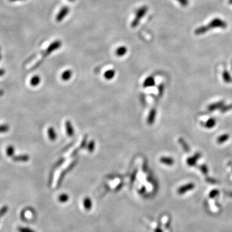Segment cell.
<instances>
[{
	"mask_svg": "<svg viewBox=\"0 0 232 232\" xmlns=\"http://www.w3.org/2000/svg\"><path fill=\"white\" fill-rule=\"evenodd\" d=\"M214 27H221V28H226V23L224 21H223L222 20H221V19H215L208 26H202V27H200V28H199V29H197L195 30V34H203L205 32H206V30H208L209 29L214 28Z\"/></svg>",
	"mask_w": 232,
	"mask_h": 232,
	"instance_id": "6da1fadb",
	"label": "cell"
},
{
	"mask_svg": "<svg viewBox=\"0 0 232 232\" xmlns=\"http://www.w3.org/2000/svg\"><path fill=\"white\" fill-rule=\"evenodd\" d=\"M148 10V7L145 5L141 7L140 9H139L137 10L135 18L131 23V26L132 27V28H135V27L137 26L139 23H140L141 19L146 14Z\"/></svg>",
	"mask_w": 232,
	"mask_h": 232,
	"instance_id": "7a4b0ae2",
	"label": "cell"
},
{
	"mask_svg": "<svg viewBox=\"0 0 232 232\" xmlns=\"http://www.w3.org/2000/svg\"><path fill=\"white\" fill-rule=\"evenodd\" d=\"M61 42L59 40L55 41L54 42H53L52 44H50L49 45L47 49L46 50L43 57H45L46 56H47L48 55H49V54H51L53 51H54V50H56L59 48L61 46Z\"/></svg>",
	"mask_w": 232,
	"mask_h": 232,
	"instance_id": "3957f363",
	"label": "cell"
},
{
	"mask_svg": "<svg viewBox=\"0 0 232 232\" xmlns=\"http://www.w3.org/2000/svg\"><path fill=\"white\" fill-rule=\"evenodd\" d=\"M69 12H70V9L68 7H63L60 10L59 13H58L56 15V21L57 22L62 21V20H63V19L68 14Z\"/></svg>",
	"mask_w": 232,
	"mask_h": 232,
	"instance_id": "277c9868",
	"label": "cell"
},
{
	"mask_svg": "<svg viewBox=\"0 0 232 232\" xmlns=\"http://www.w3.org/2000/svg\"><path fill=\"white\" fill-rule=\"evenodd\" d=\"M201 157V155L199 153H196L194 154V156L193 157H190L188 158L187 159V164L189 166H195L197 163V162L198 161V160Z\"/></svg>",
	"mask_w": 232,
	"mask_h": 232,
	"instance_id": "5b68a950",
	"label": "cell"
},
{
	"mask_svg": "<svg viewBox=\"0 0 232 232\" xmlns=\"http://www.w3.org/2000/svg\"><path fill=\"white\" fill-rule=\"evenodd\" d=\"M224 102L223 101H219L215 103L214 104H211L208 107V110L209 111H214L215 110L217 109H220L223 106H224Z\"/></svg>",
	"mask_w": 232,
	"mask_h": 232,
	"instance_id": "8992f818",
	"label": "cell"
},
{
	"mask_svg": "<svg viewBox=\"0 0 232 232\" xmlns=\"http://www.w3.org/2000/svg\"><path fill=\"white\" fill-rule=\"evenodd\" d=\"M29 156L28 155H19V156H16L13 157V160L16 162H27L29 160Z\"/></svg>",
	"mask_w": 232,
	"mask_h": 232,
	"instance_id": "52a82bcc",
	"label": "cell"
},
{
	"mask_svg": "<svg viewBox=\"0 0 232 232\" xmlns=\"http://www.w3.org/2000/svg\"><path fill=\"white\" fill-rule=\"evenodd\" d=\"M160 161L162 162V163L168 166H172L174 164L173 159L169 157H162L161 158Z\"/></svg>",
	"mask_w": 232,
	"mask_h": 232,
	"instance_id": "ba28073f",
	"label": "cell"
},
{
	"mask_svg": "<svg viewBox=\"0 0 232 232\" xmlns=\"http://www.w3.org/2000/svg\"><path fill=\"white\" fill-rule=\"evenodd\" d=\"M216 120L214 118H210L208 120L205 122L204 123V126L206 128L210 129L214 128L216 125Z\"/></svg>",
	"mask_w": 232,
	"mask_h": 232,
	"instance_id": "9c48e42d",
	"label": "cell"
},
{
	"mask_svg": "<svg viewBox=\"0 0 232 232\" xmlns=\"http://www.w3.org/2000/svg\"><path fill=\"white\" fill-rule=\"evenodd\" d=\"M126 52H127V48L124 46H120V47H119L115 51L116 55L119 57H121L124 55H125Z\"/></svg>",
	"mask_w": 232,
	"mask_h": 232,
	"instance_id": "30bf717a",
	"label": "cell"
},
{
	"mask_svg": "<svg viewBox=\"0 0 232 232\" xmlns=\"http://www.w3.org/2000/svg\"><path fill=\"white\" fill-rule=\"evenodd\" d=\"M229 138H230L229 134H224L220 135V136L217 138V143H219V144H222V143H224V142H225L226 141H227L228 139H229Z\"/></svg>",
	"mask_w": 232,
	"mask_h": 232,
	"instance_id": "8fae6325",
	"label": "cell"
},
{
	"mask_svg": "<svg viewBox=\"0 0 232 232\" xmlns=\"http://www.w3.org/2000/svg\"><path fill=\"white\" fill-rule=\"evenodd\" d=\"M41 79L39 76H34L32 77V79L30 81V84L32 85V87H36L40 83Z\"/></svg>",
	"mask_w": 232,
	"mask_h": 232,
	"instance_id": "7c38bea8",
	"label": "cell"
},
{
	"mask_svg": "<svg viewBox=\"0 0 232 232\" xmlns=\"http://www.w3.org/2000/svg\"><path fill=\"white\" fill-rule=\"evenodd\" d=\"M48 137L50 139L51 141H55V139L56 138V134L55 132V130H54V128L52 127H50L48 130Z\"/></svg>",
	"mask_w": 232,
	"mask_h": 232,
	"instance_id": "4fadbf2b",
	"label": "cell"
},
{
	"mask_svg": "<svg viewBox=\"0 0 232 232\" xmlns=\"http://www.w3.org/2000/svg\"><path fill=\"white\" fill-rule=\"evenodd\" d=\"M179 142L180 144L181 145L182 147H183V148L184 149V150L185 151V152H189V147L188 145L187 144V142L184 140V139L179 138Z\"/></svg>",
	"mask_w": 232,
	"mask_h": 232,
	"instance_id": "5bb4252c",
	"label": "cell"
},
{
	"mask_svg": "<svg viewBox=\"0 0 232 232\" xmlns=\"http://www.w3.org/2000/svg\"><path fill=\"white\" fill-rule=\"evenodd\" d=\"M72 76V72L70 70H65L61 75V78L64 81H67Z\"/></svg>",
	"mask_w": 232,
	"mask_h": 232,
	"instance_id": "9a60e30c",
	"label": "cell"
},
{
	"mask_svg": "<svg viewBox=\"0 0 232 232\" xmlns=\"http://www.w3.org/2000/svg\"><path fill=\"white\" fill-rule=\"evenodd\" d=\"M193 187H194V184H192V183H189L188 184L184 186H183V187H181L179 189V192L180 193H184L185 192H187L188 190H189V189H193Z\"/></svg>",
	"mask_w": 232,
	"mask_h": 232,
	"instance_id": "2e32d148",
	"label": "cell"
},
{
	"mask_svg": "<svg viewBox=\"0 0 232 232\" xmlns=\"http://www.w3.org/2000/svg\"><path fill=\"white\" fill-rule=\"evenodd\" d=\"M222 76H223V79H224V81H225V82H226V83H230L231 81V76H230V73L228 72V71L224 70V72H223Z\"/></svg>",
	"mask_w": 232,
	"mask_h": 232,
	"instance_id": "e0dca14e",
	"label": "cell"
},
{
	"mask_svg": "<svg viewBox=\"0 0 232 232\" xmlns=\"http://www.w3.org/2000/svg\"><path fill=\"white\" fill-rule=\"evenodd\" d=\"M65 125H66V128H67V131L68 132V134L70 135V136H72L73 134V128L71 125V123L69 121H66Z\"/></svg>",
	"mask_w": 232,
	"mask_h": 232,
	"instance_id": "ac0fdd59",
	"label": "cell"
},
{
	"mask_svg": "<svg viewBox=\"0 0 232 232\" xmlns=\"http://www.w3.org/2000/svg\"><path fill=\"white\" fill-rule=\"evenodd\" d=\"M114 75L115 70H107L105 73H104V77H105V78L107 79H111L113 78Z\"/></svg>",
	"mask_w": 232,
	"mask_h": 232,
	"instance_id": "d6986e66",
	"label": "cell"
},
{
	"mask_svg": "<svg viewBox=\"0 0 232 232\" xmlns=\"http://www.w3.org/2000/svg\"><path fill=\"white\" fill-rule=\"evenodd\" d=\"M154 83H155L154 79L152 77H149L148 78H147L145 81L144 85L145 87H149V86L150 87V86H153Z\"/></svg>",
	"mask_w": 232,
	"mask_h": 232,
	"instance_id": "ffe728a7",
	"label": "cell"
},
{
	"mask_svg": "<svg viewBox=\"0 0 232 232\" xmlns=\"http://www.w3.org/2000/svg\"><path fill=\"white\" fill-rule=\"evenodd\" d=\"M14 153V148L13 146H9L7 148V156L9 157H12Z\"/></svg>",
	"mask_w": 232,
	"mask_h": 232,
	"instance_id": "44dd1931",
	"label": "cell"
},
{
	"mask_svg": "<svg viewBox=\"0 0 232 232\" xmlns=\"http://www.w3.org/2000/svg\"><path fill=\"white\" fill-rule=\"evenodd\" d=\"M156 110H152L151 113L150 114V116L148 117V123L152 124L154 121V119L156 117Z\"/></svg>",
	"mask_w": 232,
	"mask_h": 232,
	"instance_id": "7402d4cb",
	"label": "cell"
},
{
	"mask_svg": "<svg viewBox=\"0 0 232 232\" xmlns=\"http://www.w3.org/2000/svg\"><path fill=\"white\" fill-rule=\"evenodd\" d=\"M231 109H232V104H228L227 106H223L221 108H220V112H222V113H224V112H226Z\"/></svg>",
	"mask_w": 232,
	"mask_h": 232,
	"instance_id": "603a6c76",
	"label": "cell"
},
{
	"mask_svg": "<svg viewBox=\"0 0 232 232\" xmlns=\"http://www.w3.org/2000/svg\"><path fill=\"white\" fill-rule=\"evenodd\" d=\"M9 130V126L7 125H0V133L7 132Z\"/></svg>",
	"mask_w": 232,
	"mask_h": 232,
	"instance_id": "cb8c5ba5",
	"label": "cell"
},
{
	"mask_svg": "<svg viewBox=\"0 0 232 232\" xmlns=\"http://www.w3.org/2000/svg\"><path fill=\"white\" fill-rule=\"evenodd\" d=\"M200 171L202 172L204 174H207L208 172V167L207 166L206 164H202L200 166Z\"/></svg>",
	"mask_w": 232,
	"mask_h": 232,
	"instance_id": "d4e9b609",
	"label": "cell"
},
{
	"mask_svg": "<svg viewBox=\"0 0 232 232\" xmlns=\"http://www.w3.org/2000/svg\"><path fill=\"white\" fill-rule=\"evenodd\" d=\"M178 2H179L183 6H187L188 4V0H177Z\"/></svg>",
	"mask_w": 232,
	"mask_h": 232,
	"instance_id": "484cf974",
	"label": "cell"
},
{
	"mask_svg": "<svg viewBox=\"0 0 232 232\" xmlns=\"http://www.w3.org/2000/svg\"><path fill=\"white\" fill-rule=\"evenodd\" d=\"M5 73V70L3 69H0V76H3Z\"/></svg>",
	"mask_w": 232,
	"mask_h": 232,
	"instance_id": "4316f807",
	"label": "cell"
},
{
	"mask_svg": "<svg viewBox=\"0 0 232 232\" xmlns=\"http://www.w3.org/2000/svg\"><path fill=\"white\" fill-rule=\"evenodd\" d=\"M10 1H21V0H9Z\"/></svg>",
	"mask_w": 232,
	"mask_h": 232,
	"instance_id": "83f0119b",
	"label": "cell"
},
{
	"mask_svg": "<svg viewBox=\"0 0 232 232\" xmlns=\"http://www.w3.org/2000/svg\"><path fill=\"white\" fill-rule=\"evenodd\" d=\"M68 1H70V2H73V1H75L76 0H68Z\"/></svg>",
	"mask_w": 232,
	"mask_h": 232,
	"instance_id": "f1b7e54d",
	"label": "cell"
},
{
	"mask_svg": "<svg viewBox=\"0 0 232 232\" xmlns=\"http://www.w3.org/2000/svg\"><path fill=\"white\" fill-rule=\"evenodd\" d=\"M229 3H232V0H230V1H229Z\"/></svg>",
	"mask_w": 232,
	"mask_h": 232,
	"instance_id": "f546056e",
	"label": "cell"
},
{
	"mask_svg": "<svg viewBox=\"0 0 232 232\" xmlns=\"http://www.w3.org/2000/svg\"><path fill=\"white\" fill-rule=\"evenodd\" d=\"M0 59H1V56H0Z\"/></svg>",
	"mask_w": 232,
	"mask_h": 232,
	"instance_id": "4dcf8cb0",
	"label": "cell"
}]
</instances>
